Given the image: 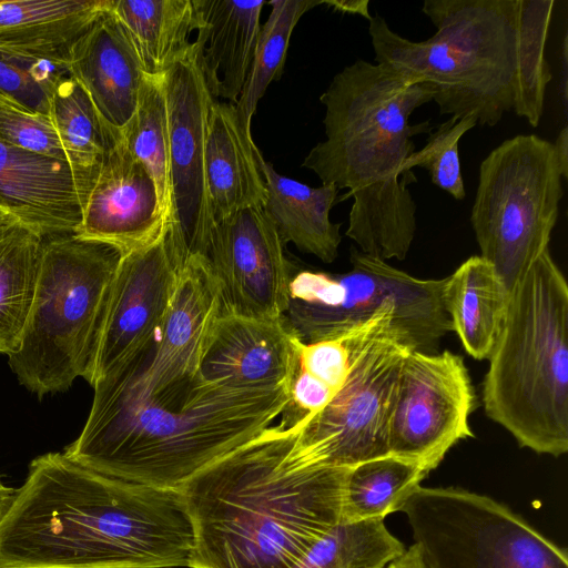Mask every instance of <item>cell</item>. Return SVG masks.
<instances>
[{
  "label": "cell",
  "mask_w": 568,
  "mask_h": 568,
  "mask_svg": "<svg viewBox=\"0 0 568 568\" xmlns=\"http://www.w3.org/2000/svg\"><path fill=\"white\" fill-rule=\"evenodd\" d=\"M0 142L70 162L50 115L33 112L1 92Z\"/></svg>",
  "instance_id": "obj_35"
},
{
  "label": "cell",
  "mask_w": 568,
  "mask_h": 568,
  "mask_svg": "<svg viewBox=\"0 0 568 568\" xmlns=\"http://www.w3.org/2000/svg\"><path fill=\"white\" fill-rule=\"evenodd\" d=\"M554 4V0H516L517 58L513 110L534 128L541 119L546 88L552 78L545 47Z\"/></svg>",
  "instance_id": "obj_28"
},
{
  "label": "cell",
  "mask_w": 568,
  "mask_h": 568,
  "mask_svg": "<svg viewBox=\"0 0 568 568\" xmlns=\"http://www.w3.org/2000/svg\"><path fill=\"white\" fill-rule=\"evenodd\" d=\"M428 474L425 468L390 455L348 468L341 521L384 519L390 513L400 511L404 501Z\"/></svg>",
  "instance_id": "obj_27"
},
{
  "label": "cell",
  "mask_w": 568,
  "mask_h": 568,
  "mask_svg": "<svg viewBox=\"0 0 568 568\" xmlns=\"http://www.w3.org/2000/svg\"><path fill=\"white\" fill-rule=\"evenodd\" d=\"M92 387L85 425L63 454L111 477L175 490L272 426L288 400L287 386L236 389L201 375L160 387L106 376Z\"/></svg>",
  "instance_id": "obj_3"
},
{
  "label": "cell",
  "mask_w": 568,
  "mask_h": 568,
  "mask_svg": "<svg viewBox=\"0 0 568 568\" xmlns=\"http://www.w3.org/2000/svg\"><path fill=\"white\" fill-rule=\"evenodd\" d=\"M555 154L564 179L568 175V130L564 126L554 142Z\"/></svg>",
  "instance_id": "obj_38"
},
{
  "label": "cell",
  "mask_w": 568,
  "mask_h": 568,
  "mask_svg": "<svg viewBox=\"0 0 568 568\" xmlns=\"http://www.w3.org/2000/svg\"><path fill=\"white\" fill-rule=\"evenodd\" d=\"M510 291L494 266L479 255L444 278L442 302L452 331L476 361L488 359L504 329Z\"/></svg>",
  "instance_id": "obj_23"
},
{
  "label": "cell",
  "mask_w": 568,
  "mask_h": 568,
  "mask_svg": "<svg viewBox=\"0 0 568 568\" xmlns=\"http://www.w3.org/2000/svg\"><path fill=\"white\" fill-rule=\"evenodd\" d=\"M184 260L166 227L152 244L121 255L91 385L134 356L155 335L170 307Z\"/></svg>",
  "instance_id": "obj_15"
},
{
  "label": "cell",
  "mask_w": 568,
  "mask_h": 568,
  "mask_svg": "<svg viewBox=\"0 0 568 568\" xmlns=\"http://www.w3.org/2000/svg\"><path fill=\"white\" fill-rule=\"evenodd\" d=\"M434 97L428 83L357 60L320 98L326 139L312 148L302 166L322 184L348 189L338 197L354 200L345 235L367 255L402 261L410 250L417 206L409 185L416 178L404 164L415 151L412 138L435 126L429 121L410 124L409 116Z\"/></svg>",
  "instance_id": "obj_4"
},
{
  "label": "cell",
  "mask_w": 568,
  "mask_h": 568,
  "mask_svg": "<svg viewBox=\"0 0 568 568\" xmlns=\"http://www.w3.org/2000/svg\"><path fill=\"white\" fill-rule=\"evenodd\" d=\"M98 170L0 142V206L43 239L77 233Z\"/></svg>",
  "instance_id": "obj_16"
},
{
  "label": "cell",
  "mask_w": 568,
  "mask_h": 568,
  "mask_svg": "<svg viewBox=\"0 0 568 568\" xmlns=\"http://www.w3.org/2000/svg\"><path fill=\"white\" fill-rule=\"evenodd\" d=\"M367 0H323V4L344 13L359 14L368 20L372 16L368 12Z\"/></svg>",
  "instance_id": "obj_36"
},
{
  "label": "cell",
  "mask_w": 568,
  "mask_h": 568,
  "mask_svg": "<svg viewBox=\"0 0 568 568\" xmlns=\"http://www.w3.org/2000/svg\"><path fill=\"white\" fill-rule=\"evenodd\" d=\"M17 223H19L18 220L7 209L0 206V235Z\"/></svg>",
  "instance_id": "obj_40"
},
{
  "label": "cell",
  "mask_w": 568,
  "mask_h": 568,
  "mask_svg": "<svg viewBox=\"0 0 568 568\" xmlns=\"http://www.w3.org/2000/svg\"><path fill=\"white\" fill-rule=\"evenodd\" d=\"M166 110L169 209L165 227L184 255H202L213 220L204 171L209 111L214 99L193 42L189 53L161 75Z\"/></svg>",
  "instance_id": "obj_13"
},
{
  "label": "cell",
  "mask_w": 568,
  "mask_h": 568,
  "mask_svg": "<svg viewBox=\"0 0 568 568\" xmlns=\"http://www.w3.org/2000/svg\"><path fill=\"white\" fill-rule=\"evenodd\" d=\"M345 273L303 270L292 275L284 318L304 343L335 337L387 303L403 308L436 342L452 331L442 302L444 278H418L351 247Z\"/></svg>",
  "instance_id": "obj_10"
},
{
  "label": "cell",
  "mask_w": 568,
  "mask_h": 568,
  "mask_svg": "<svg viewBox=\"0 0 568 568\" xmlns=\"http://www.w3.org/2000/svg\"><path fill=\"white\" fill-rule=\"evenodd\" d=\"M478 124L474 114L453 115L435 128L426 144L414 151L404 164V170L413 168L426 170L433 184L449 193L456 200H464L466 192L462 174L458 142L462 136Z\"/></svg>",
  "instance_id": "obj_33"
},
{
  "label": "cell",
  "mask_w": 568,
  "mask_h": 568,
  "mask_svg": "<svg viewBox=\"0 0 568 568\" xmlns=\"http://www.w3.org/2000/svg\"><path fill=\"white\" fill-rule=\"evenodd\" d=\"M294 436L272 425L183 485L190 568H298L342 520L348 468L307 464Z\"/></svg>",
  "instance_id": "obj_2"
},
{
  "label": "cell",
  "mask_w": 568,
  "mask_h": 568,
  "mask_svg": "<svg viewBox=\"0 0 568 568\" xmlns=\"http://www.w3.org/2000/svg\"><path fill=\"white\" fill-rule=\"evenodd\" d=\"M164 230L156 184L121 136L99 166L75 234L112 245L123 255L152 244Z\"/></svg>",
  "instance_id": "obj_17"
},
{
  "label": "cell",
  "mask_w": 568,
  "mask_h": 568,
  "mask_svg": "<svg viewBox=\"0 0 568 568\" xmlns=\"http://www.w3.org/2000/svg\"><path fill=\"white\" fill-rule=\"evenodd\" d=\"M67 63L104 123L121 132L135 111L146 73L113 8L72 43Z\"/></svg>",
  "instance_id": "obj_19"
},
{
  "label": "cell",
  "mask_w": 568,
  "mask_h": 568,
  "mask_svg": "<svg viewBox=\"0 0 568 568\" xmlns=\"http://www.w3.org/2000/svg\"><path fill=\"white\" fill-rule=\"evenodd\" d=\"M261 27L254 58L235 110L242 126L251 132V121L260 99L283 72L292 32L301 17L323 0H274Z\"/></svg>",
  "instance_id": "obj_31"
},
{
  "label": "cell",
  "mask_w": 568,
  "mask_h": 568,
  "mask_svg": "<svg viewBox=\"0 0 568 568\" xmlns=\"http://www.w3.org/2000/svg\"><path fill=\"white\" fill-rule=\"evenodd\" d=\"M264 1L196 0L194 43L211 95L236 103L250 73Z\"/></svg>",
  "instance_id": "obj_21"
},
{
  "label": "cell",
  "mask_w": 568,
  "mask_h": 568,
  "mask_svg": "<svg viewBox=\"0 0 568 568\" xmlns=\"http://www.w3.org/2000/svg\"><path fill=\"white\" fill-rule=\"evenodd\" d=\"M422 11L436 32L417 42L372 17L375 63L430 84L440 114H474L478 124L496 125L514 103L516 0H425Z\"/></svg>",
  "instance_id": "obj_6"
},
{
  "label": "cell",
  "mask_w": 568,
  "mask_h": 568,
  "mask_svg": "<svg viewBox=\"0 0 568 568\" xmlns=\"http://www.w3.org/2000/svg\"><path fill=\"white\" fill-rule=\"evenodd\" d=\"M297 339L284 316L255 320L222 311L206 341L200 375L236 389L288 387Z\"/></svg>",
  "instance_id": "obj_18"
},
{
  "label": "cell",
  "mask_w": 568,
  "mask_h": 568,
  "mask_svg": "<svg viewBox=\"0 0 568 568\" xmlns=\"http://www.w3.org/2000/svg\"><path fill=\"white\" fill-rule=\"evenodd\" d=\"M386 568H426L419 547L414 542L403 556L392 561Z\"/></svg>",
  "instance_id": "obj_37"
},
{
  "label": "cell",
  "mask_w": 568,
  "mask_h": 568,
  "mask_svg": "<svg viewBox=\"0 0 568 568\" xmlns=\"http://www.w3.org/2000/svg\"><path fill=\"white\" fill-rule=\"evenodd\" d=\"M114 0L0 1V55L67 59L72 43Z\"/></svg>",
  "instance_id": "obj_22"
},
{
  "label": "cell",
  "mask_w": 568,
  "mask_h": 568,
  "mask_svg": "<svg viewBox=\"0 0 568 568\" xmlns=\"http://www.w3.org/2000/svg\"><path fill=\"white\" fill-rule=\"evenodd\" d=\"M50 118L71 164L97 170L120 141L121 132L109 128L81 85L70 75L55 89Z\"/></svg>",
  "instance_id": "obj_29"
},
{
  "label": "cell",
  "mask_w": 568,
  "mask_h": 568,
  "mask_svg": "<svg viewBox=\"0 0 568 568\" xmlns=\"http://www.w3.org/2000/svg\"><path fill=\"white\" fill-rule=\"evenodd\" d=\"M124 145L153 178L166 224L169 209L168 129L161 75L145 74L135 111L121 131Z\"/></svg>",
  "instance_id": "obj_32"
},
{
  "label": "cell",
  "mask_w": 568,
  "mask_h": 568,
  "mask_svg": "<svg viewBox=\"0 0 568 568\" xmlns=\"http://www.w3.org/2000/svg\"><path fill=\"white\" fill-rule=\"evenodd\" d=\"M262 172L267 193L263 209L283 245L293 243L324 263L334 262L342 241V223L332 222L329 212L338 203L339 190L333 184L313 187L301 183L277 173L265 161Z\"/></svg>",
  "instance_id": "obj_24"
},
{
  "label": "cell",
  "mask_w": 568,
  "mask_h": 568,
  "mask_svg": "<svg viewBox=\"0 0 568 568\" xmlns=\"http://www.w3.org/2000/svg\"><path fill=\"white\" fill-rule=\"evenodd\" d=\"M264 159L234 103L213 99L204 152L205 183L213 224L248 207L262 206L267 193Z\"/></svg>",
  "instance_id": "obj_20"
},
{
  "label": "cell",
  "mask_w": 568,
  "mask_h": 568,
  "mask_svg": "<svg viewBox=\"0 0 568 568\" xmlns=\"http://www.w3.org/2000/svg\"><path fill=\"white\" fill-rule=\"evenodd\" d=\"M16 489L8 487L0 478V521L8 511L13 499Z\"/></svg>",
  "instance_id": "obj_39"
},
{
  "label": "cell",
  "mask_w": 568,
  "mask_h": 568,
  "mask_svg": "<svg viewBox=\"0 0 568 568\" xmlns=\"http://www.w3.org/2000/svg\"><path fill=\"white\" fill-rule=\"evenodd\" d=\"M400 511L426 568H568L566 549L488 496L418 486Z\"/></svg>",
  "instance_id": "obj_9"
},
{
  "label": "cell",
  "mask_w": 568,
  "mask_h": 568,
  "mask_svg": "<svg viewBox=\"0 0 568 568\" xmlns=\"http://www.w3.org/2000/svg\"><path fill=\"white\" fill-rule=\"evenodd\" d=\"M202 256L219 284L224 312L255 320L284 316L291 264L262 206L214 223Z\"/></svg>",
  "instance_id": "obj_14"
},
{
  "label": "cell",
  "mask_w": 568,
  "mask_h": 568,
  "mask_svg": "<svg viewBox=\"0 0 568 568\" xmlns=\"http://www.w3.org/2000/svg\"><path fill=\"white\" fill-rule=\"evenodd\" d=\"M194 531L181 490L34 458L0 521V568L190 567Z\"/></svg>",
  "instance_id": "obj_1"
},
{
  "label": "cell",
  "mask_w": 568,
  "mask_h": 568,
  "mask_svg": "<svg viewBox=\"0 0 568 568\" xmlns=\"http://www.w3.org/2000/svg\"><path fill=\"white\" fill-rule=\"evenodd\" d=\"M405 550L383 518L339 521L310 549L298 568H385Z\"/></svg>",
  "instance_id": "obj_30"
},
{
  "label": "cell",
  "mask_w": 568,
  "mask_h": 568,
  "mask_svg": "<svg viewBox=\"0 0 568 568\" xmlns=\"http://www.w3.org/2000/svg\"><path fill=\"white\" fill-rule=\"evenodd\" d=\"M562 179L554 143L535 134L505 140L480 163L470 222L479 256L510 292L549 250Z\"/></svg>",
  "instance_id": "obj_8"
},
{
  "label": "cell",
  "mask_w": 568,
  "mask_h": 568,
  "mask_svg": "<svg viewBox=\"0 0 568 568\" xmlns=\"http://www.w3.org/2000/svg\"><path fill=\"white\" fill-rule=\"evenodd\" d=\"M410 349V338L395 324L372 339L333 399L295 428L296 454L307 464L338 468L388 456L390 412Z\"/></svg>",
  "instance_id": "obj_11"
},
{
  "label": "cell",
  "mask_w": 568,
  "mask_h": 568,
  "mask_svg": "<svg viewBox=\"0 0 568 568\" xmlns=\"http://www.w3.org/2000/svg\"><path fill=\"white\" fill-rule=\"evenodd\" d=\"M70 75L67 59L0 55V92L33 112L50 115L53 93Z\"/></svg>",
  "instance_id": "obj_34"
},
{
  "label": "cell",
  "mask_w": 568,
  "mask_h": 568,
  "mask_svg": "<svg viewBox=\"0 0 568 568\" xmlns=\"http://www.w3.org/2000/svg\"><path fill=\"white\" fill-rule=\"evenodd\" d=\"M114 246L75 233L43 239L32 308L9 366L39 397L89 383L112 281Z\"/></svg>",
  "instance_id": "obj_7"
},
{
  "label": "cell",
  "mask_w": 568,
  "mask_h": 568,
  "mask_svg": "<svg viewBox=\"0 0 568 568\" xmlns=\"http://www.w3.org/2000/svg\"><path fill=\"white\" fill-rule=\"evenodd\" d=\"M113 12L130 34L149 75H162L193 47L196 0H114Z\"/></svg>",
  "instance_id": "obj_25"
},
{
  "label": "cell",
  "mask_w": 568,
  "mask_h": 568,
  "mask_svg": "<svg viewBox=\"0 0 568 568\" xmlns=\"http://www.w3.org/2000/svg\"><path fill=\"white\" fill-rule=\"evenodd\" d=\"M476 394L462 356L410 349L397 382L388 426L390 456L435 469L458 442L474 437Z\"/></svg>",
  "instance_id": "obj_12"
},
{
  "label": "cell",
  "mask_w": 568,
  "mask_h": 568,
  "mask_svg": "<svg viewBox=\"0 0 568 568\" xmlns=\"http://www.w3.org/2000/svg\"><path fill=\"white\" fill-rule=\"evenodd\" d=\"M43 237L17 223L0 235V353L19 346L34 301Z\"/></svg>",
  "instance_id": "obj_26"
},
{
  "label": "cell",
  "mask_w": 568,
  "mask_h": 568,
  "mask_svg": "<svg viewBox=\"0 0 568 568\" xmlns=\"http://www.w3.org/2000/svg\"><path fill=\"white\" fill-rule=\"evenodd\" d=\"M483 381L485 414L520 447L568 452V284L549 250L510 293Z\"/></svg>",
  "instance_id": "obj_5"
}]
</instances>
